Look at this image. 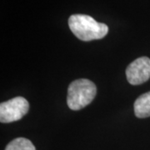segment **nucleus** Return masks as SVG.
Listing matches in <instances>:
<instances>
[{"label":"nucleus","instance_id":"obj_4","mask_svg":"<svg viewBox=\"0 0 150 150\" xmlns=\"http://www.w3.org/2000/svg\"><path fill=\"white\" fill-rule=\"evenodd\" d=\"M127 80L132 85H139L150 79V59L141 57L135 59L126 69Z\"/></svg>","mask_w":150,"mask_h":150},{"label":"nucleus","instance_id":"obj_1","mask_svg":"<svg viewBox=\"0 0 150 150\" xmlns=\"http://www.w3.org/2000/svg\"><path fill=\"white\" fill-rule=\"evenodd\" d=\"M69 26L76 37L85 42L101 39L108 32V27L105 23H98L91 16L85 14L70 16Z\"/></svg>","mask_w":150,"mask_h":150},{"label":"nucleus","instance_id":"obj_2","mask_svg":"<svg viewBox=\"0 0 150 150\" xmlns=\"http://www.w3.org/2000/svg\"><path fill=\"white\" fill-rule=\"evenodd\" d=\"M97 93L95 84L88 79H77L70 83L67 103L72 110H80L93 100Z\"/></svg>","mask_w":150,"mask_h":150},{"label":"nucleus","instance_id":"obj_6","mask_svg":"<svg viewBox=\"0 0 150 150\" xmlns=\"http://www.w3.org/2000/svg\"><path fill=\"white\" fill-rule=\"evenodd\" d=\"M5 150H36L30 140L25 138H18L6 146Z\"/></svg>","mask_w":150,"mask_h":150},{"label":"nucleus","instance_id":"obj_3","mask_svg":"<svg viewBox=\"0 0 150 150\" xmlns=\"http://www.w3.org/2000/svg\"><path fill=\"white\" fill-rule=\"evenodd\" d=\"M29 109V103L23 97H16L0 104L1 123H12L21 119Z\"/></svg>","mask_w":150,"mask_h":150},{"label":"nucleus","instance_id":"obj_5","mask_svg":"<svg viewBox=\"0 0 150 150\" xmlns=\"http://www.w3.org/2000/svg\"><path fill=\"white\" fill-rule=\"evenodd\" d=\"M134 113L140 118L150 116V91L140 95L134 103Z\"/></svg>","mask_w":150,"mask_h":150}]
</instances>
